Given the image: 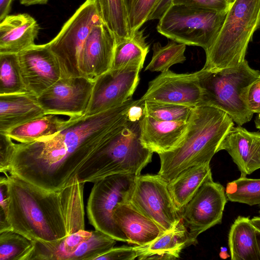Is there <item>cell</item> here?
I'll list each match as a JSON object with an SVG mask.
<instances>
[{"mask_svg": "<svg viewBox=\"0 0 260 260\" xmlns=\"http://www.w3.org/2000/svg\"><path fill=\"white\" fill-rule=\"evenodd\" d=\"M256 231L249 217L239 216L235 220L228 237L232 260H260Z\"/></svg>", "mask_w": 260, "mask_h": 260, "instance_id": "cb8c5ba5", "label": "cell"}, {"mask_svg": "<svg viewBox=\"0 0 260 260\" xmlns=\"http://www.w3.org/2000/svg\"><path fill=\"white\" fill-rule=\"evenodd\" d=\"M254 122L255 126L257 128L260 129V113H258L255 119Z\"/></svg>", "mask_w": 260, "mask_h": 260, "instance_id": "7bdbcfd3", "label": "cell"}, {"mask_svg": "<svg viewBox=\"0 0 260 260\" xmlns=\"http://www.w3.org/2000/svg\"><path fill=\"white\" fill-rule=\"evenodd\" d=\"M54 114H45L3 133L12 140L26 143L52 137L65 129L78 118L67 120Z\"/></svg>", "mask_w": 260, "mask_h": 260, "instance_id": "603a6c76", "label": "cell"}, {"mask_svg": "<svg viewBox=\"0 0 260 260\" xmlns=\"http://www.w3.org/2000/svg\"><path fill=\"white\" fill-rule=\"evenodd\" d=\"M138 101L131 99L99 113L84 115L52 137L16 144L9 174L48 191L67 187L106 145Z\"/></svg>", "mask_w": 260, "mask_h": 260, "instance_id": "6da1fadb", "label": "cell"}, {"mask_svg": "<svg viewBox=\"0 0 260 260\" xmlns=\"http://www.w3.org/2000/svg\"><path fill=\"white\" fill-rule=\"evenodd\" d=\"M171 5H181L227 12L230 5L226 0H162L150 18L159 19Z\"/></svg>", "mask_w": 260, "mask_h": 260, "instance_id": "e575fe53", "label": "cell"}, {"mask_svg": "<svg viewBox=\"0 0 260 260\" xmlns=\"http://www.w3.org/2000/svg\"><path fill=\"white\" fill-rule=\"evenodd\" d=\"M143 67L128 66L110 69L94 82L86 116H90L122 105L132 99L139 83Z\"/></svg>", "mask_w": 260, "mask_h": 260, "instance_id": "4fadbf2b", "label": "cell"}, {"mask_svg": "<svg viewBox=\"0 0 260 260\" xmlns=\"http://www.w3.org/2000/svg\"><path fill=\"white\" fill-rule=\"evenodd\" d=\"M27 91L18 54L0 53V95Z\"/></svg>", "mask_w": 260, "mask_h": 260, "instance_id": "83f0119b", "label": "cell"}, {"mask_svg": "<svg viewBox=\"0 0 260 260\" xmlns=\"http://www.w3.org/2000/svg\"><path fill=\"white\" fill-rule=\"evenodd\" d=\"M49 0H19L20 3L25 6L46 4Z\"/></svg>", "mask_w": 260, "mask_h": 260, "instance_id": "60d3db41", "label": "cell"}, {"mask_svg": "<svg viewBox=\"0 0 260 260\" xmlns=\"http://www.w3.org/2000/svg\"><path fill=\"white\" fill-rule=\"evenodd\" d=\"M14 0H0V21L9 15Z\"/></svg>", "mask_w": 260, "mask_h": 260, "instance_id": "ab89813d", "label": "cell"}, {"mask_svg": "<svg viewBox=\"0 0 260 260\" xmlns=\"http://www.w3.org/2000/svg\"><path fill=\"white\" fill-rule=\"evenodd\" d=\"M137 176L130 174H114L94 183L86 210L89 222L95 230L116 241L127 242V238L114 220L113 213L118 205L130 201Z\"/></svg>", "mask_w": 260, "mask_h": 260, "instance_id": "9c48e42d", "label": "cell"}, {"mask_svg": "<svg viewBox=\"0 0 260 260\" xmlns=\"http://www.w3.org/2000/svg\"><path fill=\"white\" fill-rule=\"evenodd\" d=\"M141 99L195 108L202 105V91L196 72L178 74L169 70L149 82Z\"/></svg>", "mask_w": 260, "mask_h": 260, "instance_id": "5bb4252c", "label": "cell"}, {"mask_svg": "<svg viewBox=\"0 0 260 260\" xmlns=\"http://www.w3.org/2000/svg\"><path fill=\"white\" fill-rule=\"evenodd\" d=\"M144 29L136 31L131 37L116 42L112 66L116 69L128 66L143 64L149 50Z\"/></svg>", "mask_w": 260, "mask_h": 260, "instance_id": "484cf974", "label": "cell"}, {"mask_svg": "<svg viewBox=\"0 0 260 260\" xmlns=\"http://www.w3.org/2000/svg\"><path fill=\"white\" fill-rule=\"evenodd\" d=\"M227 12L194 6L171 5L159 19L157 31L166 38L205 51L214 42Z\"/></svg>", "mask_w": 260, "mask_h": 260, "instance_id": "52a82bcc", "label": "cell"}, {"mask_svg": "<svg viewBox=\"0 0 260 260\" xmlns=\"http://www.w3.org/2000/svg\"><path fill=\"white\" fill-rule=\"evenodd\" d=\"M259 210H258V213L260 214V205H259Z\"/></svg>", "mask_w": 260, "mask_h": 260, "instance_id": "bcb514c9", "label": "cell"}, {"mask_svg": "<svg viewBox=\"0 0 260 260\" xmlns=\"http://www.w3.org/2000/svg\"><path fill=\"white\" fill-rule=\"evenodd\" d=\"M193 108L181 105L144 101V114L161 121H188Z\"/></svg>", "mask_w": 260, "mask_h": 260, "instance_id": "d6a6232c", "label": "cell"}, {"mask_svg": "<svg viewBox=\"0 0 260 260\" xmlns=\"http://www.w3.org/2000/svg\"><path fill=\"white\" fill-rule=\"evenodd\" d=\"M139 256L137 245L113 247L107 252L98 256L95 260H134Z\"/></svg>", "mask_w": 260, "mask_h": 260, "instance_id": "8d00e7d4", "label": "cell"}, {"mask_svg": "<svg viewBox=\"0 0 260 260\" xmlns=\"http://www.w3.org/2000/svg\"><path fill=\"white\" fill-rule=\"evenodd\" d=\"M116 39L103 22L96 24L85 42L80 61L82 76L94 82L112 66Z\"/></svg>", "mask_w": 260, "mask_h": 260, "instance_id": "2e32d148", "label": "cell"}, {"mask_svg": "<svg viewBox=\"0 0 260 260\" xmlns=\"http://www.w3.org/2000/svg\"><path fill=\"white\" fill-rule=\"evenodd\" d=\"M226 150L241 173L246 177L260 169V133L251 132L241 126L232 127L217 151Z\"/></svg>", "mask_w": 260, "mask_h": 260, "instance_id": "e0dca14e", "label": "cell"}, {"mask_svg": "<svg viewBox=\"0 0 260 260\" xmlns=\"http://www.w3.org/2000/svg\"><path fill=\"white\" fill-rule=\"evenodd\" d=\"M202 91V105L216 108L227 113L238 125L251 120L247 93L250 85L260 76L245 59L236 68L196 72Z\"/></svg>", "mask_w": 260, "mask_h": 260, "instance_id": "8992f818", "label": "cell"}, {"mask_svg": "<svg viewBox=\"0 0 260 260\" xmlns=\"http://www.w3.org/2000/svg\"><path fill=\"white\" fill-rule=\"evenodd\" d=\"M140 121H132L126 117L106 145L81 168L77 175L79 182L94 183L114 174L140 175L151 161L153 153L141 143Z\"/></svg>", "mask_w": 260, "mask_h": 260, "instance_id": "277c9868", "label": "cell"}, {"mask_svg": "<svg viewBox=\"0 0 260 260\" xmlns=\"http://www.w3.org/2000/svg\"><path fill=\"white\" fill-rule=\"evenodd\" d=\"M225 188L213 178L205 181L180 212L191 245L202 233L220 224L227 202Z\"/></svg>", "mask_w": 260, "mask_h": 260, "instance_id": "8fae6325", "label": "cell"}, {"mask_svg": "<svg viewBox=\"0 0 260 260\" xmlns=\"http://www.w3.org/2000/svg\"><path fill=\"white\" fill-rule=\"evenodd\" d=\"M17 54L26 89L37 97L61 78L59 64L48 43L35 44Z\"/></svg>", "mask_w": 260, "mask_h": 260, "instance_id": "9a60e30c", "label": "cell"}, {"mask_svg": "<svg viewBox=\"0 0 260 260\" xmlns=\"http://www.w3.org/2000/svg\"><path fill=\"white\" fill-rule=\"evenodd\" d=\"M91 238L82 243L66 260H95L98 256L113 248L116 240L98 230L92 231Z\"/></svg>", "mask_w": 260, "mask_h": 260, "instance_id": "4dcf8cb0", "label": "cell"}, {"mask_svg": "<svg viewBox=\"0 0 260 260\" xmlns=\"http://www.w3.org/2000/svg\"><path fill=\"white\" fill-rule=\"evenodd\" d=\"M256 240H257V243L258 246V249L260 256V230L256 229Z\"/></svg>", "mask_w": 260, "mask_h": 260, "instance_id": "b9f144b4", "label": "cell"}, {"mask_svg": "<svg viewBox=\"0 0 260 260\" xmlns=\"http://www.w3.org/2000/svg\"><path fill=\"white\" fill-rule=\"evenodd\" d=\"M225 194L233 202L260 205V179L240 177L226 184Z\"/></svg>", "mask_w": 260, "mask_h": 260, "instance_id": "f546056e", "label": "cell"}, {"mask_svg": "<svg viewBox=\"0 0 260 260\" xmlns=\"http://www.w3.org/2000/svg\"><path fill=\"white\" fill-rule=\"evenodd\" d=\"M188 121H161L144 114L140 123L141 143L158 154L171 151L183 140Z\"/></svg>", "mask_w": 260, "mask_h": 260, "instance_id": "ac0fdd59", "label": "cell"}, {"mask_svg": "<svg viewBox=\"0 0 260 260\" xmlns=\"http://www.w3.org/2000/svg\"><path fill=\"white\" fill-rule=\"evenodd\" d=\"M16 144L7 135L0 133V172L7 175L16 150Z\"/></svg>", "mask_w": 260, "mask_h": 260, "instance_id": "d590c367", "label": "cell"}, {"mask_svg": "<svg viewBox=\"0 0 260 260\" xmlns=\"http://www.w3.org/2000/svg\"><path fill=\"white\" fill-rule=\"evenodd\" d=\"M184 137L174 149L158 154V174L170 182L186 169L210 163L230 129L234 126L225 112L208 106L193 108Z\"/></svg>", "mask_w": 260, "mask_h": 260, "instance_id": "3957f363", "label": "cell"}, {"mask_svg": "<svg viewBox=\"0 0 260 260\" xmlns=\"http://www.w3.org/2000/svg\"><path fill=\"white\" fill-rule=\"evenodd\" d=\"M133 2V0H124V2L125 3L127 9L128 13H129L130 11Z\"/></svg>", "mask_w": 260, "mask_h": 260, "instance_id": "ee69618b", "label": "cell"}, {"mask_svg": "<svg viewBox=\"0 0 260 260\" xmlns=\"http://www.w3.org/2000/svg\"><path fill=\"white\" fill-rule=\"evenodd\" d=\"M114 220L127 238L128 244L145 245L164 233L152 220L129 202L117 205L113 213Z\"/></svg>", "mask_w": 260, "mask_h": 260, "instance_id": "ffe728a7", "label": "cell"}, {"mask_svg": "<svg viewBox=\"0 0 260 260\" xmlns=\"http://www.w3.org/2000/svg\"><path fill=\"white\" fill-rule=\"evenodd\" d=\"M8 218L12 230L30 240L56 242L85 229L83 189L77 178L56 191L10 174Z\"/></svg>", "mask_w": 260, "mask_h": 260, "instance_id": "7a4b0ae2", "label": "cell"}, {"mask_svg": "<svg viewBox=\"0 0 260 260\" xmlns=\"http://www.w3.org/2000/svg\"><path fill=\"white\" fill-rule=\"evenodd\" d=\"M44 115L38 97L28 91L0 95V133Z\"/></svg>", "mask_w": 260, "mask_h": 260, "instance_id": "44dd1931", "label": "cell"}, {"mask_svg": "<svg viewBox=\"0 0 260 260\" xmlns=\"http://www.w3.org/2000/svg\"><path fill=\"white\" fill-rule=\"evenodd\" d=\"M191 245L187 231L181 220L172 230L165 232L145 245H137L138 259H176L181 251Z\"/></svg>", "mask_w": 260, "mask_h": 260, "instance_id": "7402d4cb", "label": "cell"}, {"mask_svg": "<svg viewBox=\"0 0 260 260\" xmlns=\"http://www.w3.org/2000/svg\"><path fill=\"white\" fill-rule=\"evenodd\" d=\"M40 26L29 14L8 15L0 21V53H15L35 45Z\"/></svg>", "mask_w": 260, "mask_h": 260, "instance_id": "d6986e66", "label": "cell"}, {"mask_svg": "<svg viewBox=\"0 0 260 260\" xmlns=\"http://www.w3.org/2000/svg\"><path fill=\"white\" fill-rule=\"evenodd\" d=\"M104 24L116 42L131 37L128 13L124 0H97Z\"/></svg>", "mask_w": 260, "mask_h": 260, "instance_id": "4316f807", "label": "cell"}, {"mask_svg": "<svg viewBox=\"0 0 260 260\" xmlns=\"http://www.w3.org/2000/svg\"><path fill=\"white\" fill-rule=\"evenodd\" d=\"M101 22L97 0H86L48 43L59 64L61 78L82 76L79 64L84 45L93 27Z\"/></svg>", "mask_w": 260, "mask_h": 260, "instance_id": "ba28073f", "label": "cell"}, {"mask_svg": "<svg viewBox=\"0 0 260 260\" xmlns=\"http://www.w3.org/2000/svg\"><path fill=\"white\" fill-rule=\"evenodd\" d=\"M212 178L210 163L191 166L169 182V188L179 212L191 199L201 186Z\"/></svg>", "mask_w": 260, "mask_h": 260, "instance_id": "d4e9b609", "label": "cell"}, {"mask_svg": "<svg viewBox=\"0 0 260 260\" xmlns=\"http://www.w3.org/2000/svg\"><path fill=\"white\" fill-rule=\"evenodd\" d=\"M162 0H133L128 13L131 35L140 29L150 18Z\"/></svg>", "mask_w": 260, "mask_h": 260, "instance_id": "836d02e7", "label": "cell"}, {"mask_svg": "<svg viewBox=\"0 0 260 260\" xmlns=\"http://www.w3.org/2000/svg\"><path fill=\"white\" fill-rule=\"evenodd\" d=\"M260 27V0H235L230 5L223 24L206 50L203 69L236 68L245 60L248 44Z\"/></svg>", "mask_w": 260, "mask_h": 260, "instance_id": "5b68a950", "label": "cell"}, {"mask_svg": "<svg viewBox=\"0 0 260 260\" xmlns=\"http://www.w3.org/2000/svg\"><path fill=\"white\" fill-rule=\"evenodd\" d=\"M228 4L230 5L233 4L235 0H226Z\"/></svg>", "mask_w": 260, "mask_h": 260, "instance_id": "f6af8a7d", "label": "cell"}, {"mask_svg": "<svg viewBox=\"0 0 260 260\" xmlns=\"http://www.w3.org/2000/svg\"><path fill=\"white\" fill-rule=\"evenodd\" d=\"M247 102L250 110L254 113H260V76L249 87Z\"/></svg>", "mask_w": 260, "mask_h": 260, "instance_id": "f35d334b", "label": "cell"}, {"mask_svg": "<svg viewBox=\"0 0 260 260\" xmlns=\"http://www.w3.org/2000/svg\"><path fill=\"white\" fill-rule=\"evenodd\" d=\"M93 84L83 76L61 78L38 96V100L45 114L80 117L87 111Z\"/></svg>", "mask_w": 260, "mask_h": 260, "instance_id": "7c38bea8", "label": "cell"}, {"mask_svg": "<svg viewBox=\"0 0 260 260\" xmlns=\"http://www.w3.org/2000/svg\"><path fill=\"white\" fill-rule=\"evenodd\" d=\"M0 231H6L11 229L8 218V187L7 176L0 178Z\"/></svg>", "mask_w": 260, "mask_h": 260, "instance_id": "74e56055", "label": "cell"}, {"mask_svg": "<svg viewBox=\"0 0 260 260\" xmlns=\"http://www.w3.org/2000/svg\"><path fill=\"white\" fill-rule=\"evenodd\" d=\"M32 241L13 231L0 233V260H25Z\"/></svg>", "mask_w": 260, "mask_h": 260, "instance_id": "1f68e13d", "label": "cell"}, {"mask_svg": "<svg viewBox=\"0 0 260 260\" xmlns=\"http://www.w3.org/2000/svg\"><path fill=\"white\" fill-rule=\"evenodd\" d=\"M129 202L164 233L174 229L181 220L169 182L158 174L137 176Z\"/></svg>", "mask_w": 260, "mask_h": 260, "instance_id": "30bf717a", "label": "cell"}, {"mask_svg": "<svg viewBox=\"0 0 260 260\" xmlns=\"http://www.w3.org/2000/svg\"><path fill=\"white\" fill-rule=\"evenodd\" d=\"M185 49L186 45L173 40L169 41L164 46L159 42L155 43L151 60L145 71L162 73L168 71L174 64L184 62L186 60Z\"/></svg>", "mask_w": 260, "mask_h": 260, "instance_id": "f1b7e54d", "label": "cell"}]
</instances>
